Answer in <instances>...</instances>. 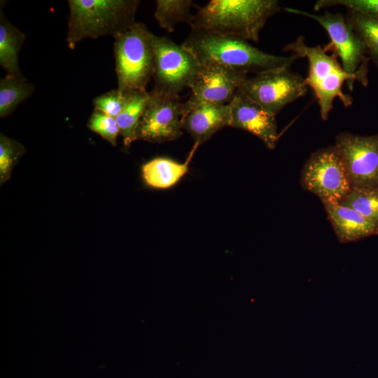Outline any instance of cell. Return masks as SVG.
Wrapping results in <instances>:
<instances>
[{
	"label": "cell",
	"instance_id": "5b68a950",
	"mask_svg": "<svg viewBox=\"0 0 378 378\" xmlns=\"http://www.w3.org/2000/svg\"><path fill=\"white\" fill-rule=\"evenodd\" d=\"M154 34L136 22L114 37V57L118 90L126 94L146 90L155 69Z\"/></svg>",
	"mask_w": 378,
	"mask_h": 378
},
{
	"label": "cell",
	"instance_id": "ac0fdd59",
	"mask_svg": "<svg viewBox=\"0 0 378 378\" xmlns=\"http://www.w3.org/2000/svg\"><path fill=\"white\" fill-rule=\"evenodd\" d=\"M125 95L122 110L116 116L120 134L122 136L125 148L130 146L136 139V130L149 99L146 90L135 91Z\"/></svg>",
	"mask_w": 378,
	"mask_h": 378
},
{
	"label": "cell",
	"instance_id": "d6986e66",
	"mask_svg": "<svg viewBox=\"0 0 378 378\" xmlns=\"http://www.w3.org/2000/svg\"><path fill=\"white\" fill-rule=\"evenodd\" d=\"M35 91V86L24 77L6 74L0 79V117L10 115Z\"/></svg>",
	"mask_w": 378,
	"mask_h": 378
},
{
	"label": "cell",
	"instance_id": "9a60e30c",
	"mask_svg": "<svg viewBox=\"0 0 378 378\" xmlns=\"http://www.w3.org/2000/svg\"><path fill=\"white\" fill-rule=\"evenodd\" d=\"M323 206L340 242H353L378 234V223L356 210L340 203Z\"/></svg>",
	"mask_w": 378,
	"mask_h": 378
},
{
	"label": "cell",
	"instance_id": "2e32d148",
	"mask_svg": "<svg viewBox=\"0 0 378 378\" xmlns=\"http://www.w3.org/2000/svg\"><path fill=\"white\" fill-rule=\"evenodd\" d=\"M199 146L198 144H194L183 163L160 157L144 164L141 173L146 184L156 189H167L174 186L188 173L189 164Z\"/></svg>",
	"mask_w": 378,
	"mask_h": 378
},
{
	"label": "cell",
	"instance_id": "8992f818",
	"mask_svg": "<svg viewBox=\"0 0 378 378\" xmlns=\"http://www.w3.org/2000/svg\"><path fill=\"white\" fill-rule=\"evenodd\" d=\"M290 13L303 15L318 22L328 33L330 42L323 48L326 52L332 51L341 59L344 70L358 77L363 85L368 84V58L366 47L354 30L340 13L326 11L314 14L297 8H286Z\"/></svg>",
	"mask_w": 378,
	"mask_h": 378
},
{
	"label": "cell",
	"instance_id": "484cf974",
	"mask_svg": "<svg viewBox=\"0 0 378 378\" xmlns=\"http://www.w3.org/2000/svg\"><path fill=\"white\" fill-rule=\"evenodd\" d=\"M125 99V95L118 89L111 90L95 97L93 99V104L94 109L115 118L122 110Z\"/></svg>",
	"mask_w": 378,
	"mask_h": 378
},
{
	"label": "cell",
	"instance_id": "6da1fadb",
	"mask_svg": "<svg viewBox=\"0 0 378 378\" xmlns=\"http://www.w3.org/2000/svg\"><path fill=\"white\" fill-rule=\"evenodd\" d=\"M182 46L200 64L214 62L238 71L254 74L290 68L301 57L295 54L275 55L260 50L248 41L191 29Z\"/></svg>",
	"mask_w": 378,
	"mask_h": 378
},
{
	"label": "cell",
	"instance_id": "3957f363",
	"mask_svg": "<svg viewBox=\"0 0 378 378\" xmlns=\"http://www.w3.org/2000/svg\"><path fill=\"white\" fill-rule=\"evenodd\" d=\"M138 0H69L66 41L69 49L85 38L117 35L136 22Z\"/></svg>",
	"mask_w": 378,
	"mask_h": 378
},
{
	"label": "cell",
	"instance_id": "cb8c5ba5",
	"mask_svg": "<svg viewBox=\"0 0 378 378\" xmlns=\"http://www.w3.org/2000/svg\"><path fill=\"white\" fill-rule=\"evenodd\" d=\"M87 127L111 145H117L120 130L115 118L94 109L88 121Z\"/></svg>",
	"mask_w": 378,
	"mask_h": 378
},
{
	"label": "cell",
	"instance_id": "5bb4252c",
	"mask_svg": "<svg viewBox=\"0 0 378 378\" xmlns=\"http://www.w3.org/2000/svg\"><path fill=\"white\" fill-rule=\"evenodd\" d=\"M230 119L229 104L203 103L183 113L182 128L190 134L195 143L200 145L229 126Z\"/></svg>",
	"mask_w": 378,
	"mask_h": 378
},
{
	"label": "cell",
	"instance_id": "e0dca14e",
	"mask_svg": "<svg viewBox=\"0 0 378 378\" xmlns=\"http://www.w3.org/2000/svg\"><path fill=\"white\" fill-rule=\"evenodd\" d=\"M25 34L13 26L0 10V65L6 74L24 77L18 62V55L25 41Z\"/></svg>",
	"mask_w": 378,
	"mask_h": 378
},
{
	"label": "cell",
	"instance_id": "4fadbf2b",
	"mask_svg": "<svg viewBox=\"0 0 378 378\" xmlns=\"http://www.w3.org/2000/svg\"><path fill=\"white\" fill-rule=\"evenodd\" d=\"M228 104L231 112L230 127L253 134L269 149L275 148L279 136L274 115L239 90Z\"/></svg>",
	"mask_w": 378,
	"mask_h": 378
},
{
	"label": "cell",
	"instance_id": "8fae6325",
	"mask_svg": "<svg viewBox=\"0 0 378 378\" xmlns=\"http://www.w3.org/2000/svg\"><path fill=\"white\" fill-rule=\"evenodd\" d=\"M183 103L178 95L151 90L136 130V139L164 143L182 135Z\"/></svg>",
	"mask_w": 378,
	"mask_h": 378
},
{
	"label": "cell",
	"instance_id": "30bf717a",
	"mask_svg": "<svg viewBox=\"0 0 378 378\" xmlns=\"http://www.w3.org/2000/svg\"><path fill=\"white\" fill-rule=\"evenodd\" d=\"M334 147L344 162L351 189L378 188V135L342 132Z\"/></svg>",
	"mask_w": 378,
	"mask_h": 378
},
{
	"label": "cell",
	"instance_id": "277c9868",
	"mask_svg": "<svg viewBox=\"0 0 378 378\" xmlns=\"http://www.w3.org/2000/svg\"><path fill=\"white\" fill-rule=\"evenodd\" d=\"M284 50L307 59L309 71L305 80L317 98L323 120L326 121L328 118L336 98L344 106L351 105L352 98L343 92L342 86L346 82L349 88L352 90L354 83L359 82V80L357 76L344 70L335 55H328L320 46L307 45L302 36L288 43Z\"/></svg>",
	"mask_w": 378,
	"mask_h": 378
},
{
	"label": "cell",
	"instance_id": "7402d4cb",
	"mask_svg": "<svg viewBox=\"0 0 378 378\" xmlns=\"http://www.w3.org/2000/svg\"><path fill=\"white\" fill-rule=\"evenodd\" d=\"M348 22L363 41L368 53L378 64V19L351 10Z\"/></svg>",
	"mask_w": 378,
	"mask_h": 378
},
{
	"label": "cell",
	"instance_id": "ba28073f",
	"mask_svg": "<svg viewBox=\"0 0 378 378\" xmlns=\"http://www.w3.org/2000/svg\"><path fill=\"white\" fill-rule=\"evenodd\" d=\"M155 86L152 90L178 95L190 88L202 64L188 50L165 36L154 34Z\"/></svg>",
	"mask_w": 378,
	"mask_h": 378
},
{
	"label": "cell",
	"instance_id": "9c48e42d",
	"mask_svg": "<svg viewBox=\"0 0 378 378\" xmlns=\"http://www.w3.org/2000/svg\"><path fill=\"white\" fill-rule=\"evenodd\" d=\"M308 88L305 78L289 68H282L247 77L239 90L275 116L285 106L304 96Z\"/></svg>",
	"mask_w": 378,
	"mask_h": 378
},
{
	"label": "cell",
	"instance_id": "44dd1931",
	"mask_svg": "<svg viewBox=\"0 0 378 378\" xmlns=\"http://www.w3.org/2000/svg\"><path fill=\"white\" fill-rule=\"evenodd\" d=\"M340 204L378 223V188H352Z\"/></svg>",
	"mask_w": 378,
	"mask_h": 378
},
{
	"label": "cell",
	"instance_id": "7c38bea8",
	"mask_svg": "<svg viewBox=\"0 0 378 378\" xmlns=\"http://www.w3.org/2000/svg\"><path fill=\"white\" fill-rule=\"evenodd\" d=\"M201 64L190 87L191 94L183 103V114L203 103L228 104L248 77L246 73L217 63Z\"/></svg>",
	"mask_w": 378,
	"mask_h": 378
},
{
	"label": "cell",
	"instance_id": "7a4b0ae2",
	"mask_svg": "<svg viewBox=\"0 0 378 378\" xmlns=\"http://www.w3.org/2000/svg\"><path fill=\"white\" fill-rule=\"evenodd\" d=\"M276 0H211L197 8L191 29L257 42L268 19L279 12Z\"/></svg>",
	"mask_w": 378,
	"mask_h": 378
},
{
	"label": "cell",
	"instance_id": "52a82bcc",
	"mask_svg": "<svg viewBox=\"0 0 378 378\" xmlns=\"http://www.w3.org/2000/svg\"><path fill=\"white\" fill-rule=\"evenodd\" d=\"M301 184L323 204L340 203L351 190L344 162L334 146L310 155L302 171Z\"/></svg>",
	"mask_w": 378,
	"mask_h": 378
},
{
	"label": "cell",
	"instance_id": "d4e9b609",
	"mask_svg": "<svg viewBox=\"0 0 378 378\" xmlns=\"http://www.w3.org/2000/svg\"><path fill=\"white\" fill-rule=\"evenodd\" d=\"M335 6H344L352 11L378 19V0H318L314 8L318 11Z\"/></svg>",
	"mask_w": 378,
	"mask_h": 378
},
{
	"label": "cell",
	"instance_id": "603a6c76",
	"mask_svg": "<svg viewBox=\"0 0 378 378\" xmlns=\"http://www.w3.org/2000/svg\"><path fill=\"white\" fill-rule=\"evenodd\" d=\"M25 151V147L21 143L0 134L1 185L10 178L13 168Z\"/></svg>",
	"mask_w": 378,
	"mask_h": 378
},
{
	"label": "cell",
	"instance_id": "ffe728a7",
	"mask_svg": "<svg viewBox=\"0 0 378 378\" xmlns=\"http://www.w3.org/2000/svg\"><path fill=\"white\" fill-rule=\"evenodd\" d=\"M155 5V18L169 32H173L178 24H190L192 20L191 7L194 4L191 0H157Z\"/></svg>",
	"mask_w": 378,
	"mask_h": 378
}]
</instances>
